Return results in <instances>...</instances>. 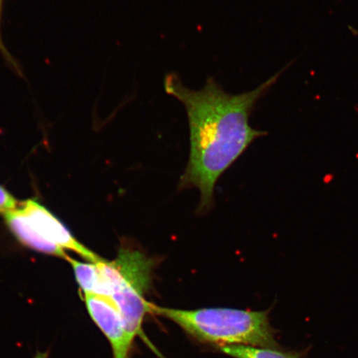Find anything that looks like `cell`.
<instances>
[{
	"label": "cell",
	"instance_id": "obj_1",
	"mask_svg": "<svg viewBox=\"0 0 358 358\" xmlns=\"http://www.w3.org/2000/svg\"><path fill=\"white\" fill-rule=\"evenodd\" d=\"M282 69L253 91L231 94L213 78L196 91L183 85L176 73L165 76L164 87L186 110L190 132V156L180 187H196L200 191V210L211 207L215 185L257 138L266 131L250 127L249 119L257 102L274 86Z\"/></svg>",
	"mask_w": 358,
	"mask_h": 358
},
{
	"label": "cell",
	"instance_id": "obj_2",
	"mask_svg": "<svg viewBox=\"0 0 358 358\" xmlns=\"http://www.w3.org/2000/svg\"><path fill=\"white\" fill-rule=\"evenodd\" d=\"M205 308L186 310L150 303V313L161 316L201 343L219 348L245 345L283 349L276 340L278 330L271 324L270 312Z\"/></svg>",
	"mask_w": 358,
	"mask_h": 358
},
{
	"label": "cell",
	"instance_id": "obj_3",
	"mask_svg": "<svg viewBox=\"0 0 358 358\" xmlns=\"http://www.w3.org/2000/svg\"><path fill=\"white\" fill-rule=\"evenodd\" d=\"M97 264L134 342L143 334V321L150 313V302L145 295L152 285L154 262L140 250L122 248L114 261L104 259Z\"/></svg>",
	"mask_w": 358,
	"mask_h": 358
},
{
	"label": "cell",
	"instance_id": "obj_4",
	"mask_svg": "<svg viewBox=\"0 0 358 358\" xmlns=\"http://www.w3.org/2000/svg\"><path fill=\"white\" fill-rule=\"evenodd\" d=\"M85 301L94 323L108 339L113 358H129L133 342L114 302L109 297L96 294H85Z\"/></svg>",
	"mask_w": 358,
	"mask_h": 358
},
{
	"label": "cell",
	"instance_id": "obj_5",
	"mask_svg": "<svg viewBox=\"0 0 358 358\" xmlns=\"http://www.w3.org/2000/svg\"><path fill=\"white\" fill-rule=\"evenodd\" d=\"M21 209L36 229L52 243L62 249L73 250L91 263H99L104 259L76 240L64 224L38 201L27 200L22 203Z\"/></svg>",
	"mask_w": 358,
	"mask_h": 358
},
{
	"label": "cell",
	"instance_id": "obj_6",
	"mask_svg": "<svg viewBox=\"0 0 358 358\" xmlns=\"http://www.w3.org/2000/svg\"><path fill=\"white\" fill-rule=\"evenodd\" d=\"M4 217H6L8 226L10 228L13 234L15 235L22 244L39 252L52 255V256L66 259L69 258L64 249L45 238L36 229L21 208H17L6 213L4 215Z\"/></svg>",
	"mask_w": 358,
	"mask_h": 358
},
{
	"label": "cell",
	"instance_id": "obj_7",
	"mask_svg": "<svg viewBox=\"0 0 358 358\" xmlns=\"http://www.w3.org/2000/svg\"><path fill=\"white\" fill-rule=\"evenodd\" d=\"M73 267L76 279L84 294H96L110 298V289L96 263H84L67 259Z\"/></svg>",
	"mask_w": 358,
	"mask_h": 358
},
{
	"label": "cell",
	"instance_id": "obj_8",
	"mask_svg": "<svg viewBox=\"0 0 358 358\" xmlns=\"http://www.w3.org/2000/svg\"><path fill=\"white\" fill-rule=\"evenodd\" d=\"M311 347L301 350L282 351L262 347L236 345L220 348V351L234 358H307Z\"/></svg>",
	"mask_w": 358,
	"mask_h": 358
},
{
	"label": "cell",
	"instance_id": "obj_9",
	"mask_svg": "<svg viewBox=\"0 0 358 358\" xmlns=\"http://www.w3.org/2000/svg\"><path fill=\"white\" fill-rule=\"evenodd\" d=\"M17 201L6 189L0 186V213L6 215L8 213L16 210L17 208Z\"/></svg>",
	"mask_w": 358,
	"mask_h": 358
},
{
	"label": "cell",
	"instance_id": "obj_10",
	"mask_svg": "<svg viewBox=\"0 0 358 358\" xmlns=\"http://www.w3.org/2000/svg\"><path fill=\"white\" fill-rule=\"evenodd\" d=\"M3 0H0V53H2V55L8 64H10L11 65L15 67V69H17V66L15 65V61L13 60V58L11 57L10 53L8 52L7 49L6 47H4L3 39H2V34H1V16H2V8H3Z\"/></svg>",
	"mask_w": 358,
	"mask_h": 358
},
{
	"label": "cell",
	"instance_id": "obj_11",
	"mask_svg": "<svg viewBox=\"0 0 358 358\" xmlns=\"http://www.w3.org/2000/svg\"><path fill=\"white\" fill-rule=\"evenodd\" d=\"M34 358H48V352H38Z\"/></svg>",
	"mask_w": 358,
	"mask_h": 358
}]
</instances>
